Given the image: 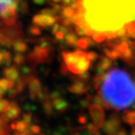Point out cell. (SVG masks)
<instances>
[{
  "instance_id": "obj_45",
  "label": "cell",
  "mask_w": 135,
  "mask_h": 135,
  "mask_svg": "<svg viewBox=\"0 0 135 135\" xmlns=\"http://www.w3.org/2000/svg\"><path fill=\"white\" fill-rule=\"evenodd\" d=\"M20 9H21V12H22L23 13H26V12H27V5H26V3H25V4H24V3L21 4Z\"/></svg>"
},
{
  "instance_id": "obj_47",
  "label": "cell",
  "mask_w": 135,
  "mask_h": 135,
  "mask_svg": "<svg viewBox=\"0 0 135 135\" xmlns=\"http://www.w3.org/2000/svg\"><path fill=\"white\" fill-rule=\"evenodd\" d=\"M80 104H81V105H82L83 108H86V107L89 106V104H90V103H89V100L86 99V100H82V101L80 102Z\"/></svg>"
},
{
  "instance_id": "obj_32",
  "label": "cell",
  "mask_w": 135,
  "mask_h": 135,
  "mask_svg": "<svg viewBox=\"0 0 135 135\" xmlns=\"http://www.w3.org/2000/svg\"><path fill=\"white\" fill-rule=\"evenodd\" d=\"M29 32H30L31 34L36 35V36L41 33V30L40 29V27H38V26H31L30 28H29Z\"/></svg>"
},
{
  "instance_id": "obj_54",
  "label": "cell",
  "mask_w": 135,
  "mask_h": 135,
  "mask_svg": "<svg viewBox=\"0 0 135 135\" xmlns=\"http://www.w3.org/2000/svg\"><path fill=\"white\" fill-rule=\"evenodd\" d=\"M131 135H135V126H133V130L131 132Z\"/></svg>"
},
{
  "instance_id": "obj_29",
  "label": "cell",
  "mask_w": 135,
  "mask_h": 135,
  "mask_svg": "<svg viewBox=\"0 0 135 135\" xmlns=\"http://www.w3.org/2000/svg\"><path fill=\"white\" fill-rule=\"evenodd\" d=\"M125 27L127 30V34L133 33L135 32V21H132V22H129L125 25Z\"/></svg>"
},
{
  "instance_id": "obj_9",
  "label": "cell",
  "mask_w": 135,
  "mask_h": 135,
  "mask_svg": "<svg viewBox=\"0 0 135 135\" xmlns=\"http://www.w3.org/2000/svg\"><path fill=\"white\" fill-rule=\"evenodd\" d=\"M29 90H30V96L33 99L38 98L40 96V94L42 93L41 85H40V81L35 76L30 77V80H29Z\"/></svg>"
},
{
  "instance_id": "obj_8",
  "label": "cell",
  "mask_w": 135,
  "mask_h": 135,
  "mask_svg": "<svg viewBox=\"0 0 135 135\" xmlns=\"http://www.w3.org/2000/svg\"><path fill=\"white\" fill-rule=\"evenodd\" d=\"M56 21L55 17H49L43 14H37L33 18V23L38 26H42V27H47L55 25Z\"/></svg>"
},
{
  "instance_id": "obj_55",
  "label": "cell",
  "mask_w": 135,
  "mask_h": 135,
  "mask_svg": "<svg viewBox=\"0 0 135 135\" xmlns=\"http://www.w3.org/2000/svg\"><path fill=\"white\" fill-rule=\"evenodd\" d=\"M52 1H53L54 3H59V2H61V0H52Z\"/></svg>"
},
{
  "instance_id": "obj_41",
  "label": "cell",
  "mask_w": 135,
  "mask_h": 135,
  "mask_svg": "<svg viewBox=\"0 0 135 135\" xmlns=\"http://www.w3.org/2000/svg\"><path fill=\"white\" fill-rule=\"evenodd\" d=\"M107 39H115V38H118V33L117 32H109V33H105Z\"/></svg>"
},
{
  "instance_id": "obj_34",
  "label": "cell",
  "mask_w": 135,
  "mask_h": 135,
  "mask_svg": "<svg viewBox=\"0 0 135 135\" xmlns=\"http://www.w3.org/2000/svg\"><path fill=\"white\" fill-rule=\"evenodd\" d=\"M89 78H90V74L87 72L85 73H83V74H81L79 76H78V81H80V82H83V83H85L87 82L89 80Z\"/></svg>"
},
{
  "instance_id": "obj_5",
  "label": "cell",
  "mask_w": 135,
  "mask_h": 135,
  "mask_svg": "<svg viewBox=\"0 0 135 135\" xmlns=\"http://www.w3.org/2000/svg\"><path fill=\"white\" fill-rule=\"evenodd\" d=\"M90 113L93 119L94 125L98 129L103 127L104 124V112L103 108L99 105L92 104L90 106Z\"/></svg>"
},
{
  "instance_id": "obj_38",
  "label": "cell",
  "mask_w": 135,
  "mask_h": 135,
  "mask_svg": "<svg viewBox=\"0 0 135 135\" xmlns=\"http://www.w3.org/2000/svg\"><path fill=\"white\" fill-rule=\"evenodd\" d=\"M75 32L76 33L77 35H80V36H83V35H86L84 30H83V29L81 27V26H76L75 27Z\"/></svg>"
},
{
  "instance_id": "obj_37",
  "label": "cell",
  "mask_w": 135,
  "mask_h": 135,
  "mask_svg": "<svg viewBox=\"0 0 135 135\" xmlns=\"http://www.w3.org/2000/svg\"><path fill=\"white\" fill-rule=\"evenodd\" d=\"M118 36L119 37V38H122V37H125V36H126V35H127V30H126V28L125 27V26H124L123 28H121V29H119V30H118Z\"/></svg>"
},
{
  "instance_id": "obj_35",
  "label": "cell",
  "mask_w": 135,
  "mask_h": 135,
  "mask_svg": "<svg viewBox=\"0 0 135 135\" xmlns=\"http://www.w3.org/2000/svg\"><path fill=\"white\" fill-rule=\"evenodd\" d=\"M23 120L25 121L28 126H30L32 123V114L31 113H26V114H24Z\"/></svg>"
},
{
  "instance_id": "obj_49",
  "label": "cell",
  "mask_w": 135,
  "mask_h": 135,
  "mask_svg": "<svg viewBox=\"0 0 135 135\" xmlns=\"http://www.w3.org/2000/svg\"><path fill=\"white\" fill-rule=\"evenodd\" d=\"M4 64V56H3V53L2 51L0 52V65Z\"/></svg>"
},
{
  "instance_id": "obj_36",
  "label": "cell",
  "mask_w": 135,
  "mask_h": 135,
  "mask_svg": "<svg viewBox=\"0 0 135 135\" xmlns=\"http://www.w3.org/2000/svg\"><path fill=\"white\" fill-rule=\"evenodd\" d=\"M29 127H30L31 131L33 132V133L34 135L36 134H40V127L39 126L37 125H33V126H29Z\"/></svg>"
},
{
  "instance_id": "obj_24",
  "label": "cell",
  "mask_w": 135,
  "mask_h": 135,
  "mask_svg": "<svg viewBox=\"0 0 135 135\" xmlns=\"http://www.w3.org/2000/svg\"><path fill=\"white\" fill-rule=\"evenodd\" d=\"M53 106L52 103L50 102V100L48 98H47L43 103V108H44L45 113L47 115H51L53 113Z\"/></svg>"
},
{
  "instance_id": "obj_16",
  "label": "cell",
  "mask_w": 135,
  "mask_h": 135,
  "mask_svg": "<svg viewBox=\"0 0 135 135\" xmlns=\"http://www.w3.org/2000/svg\"><path fill=\"white\" fill-rule=\"evenodd\" d=\"M14 87V82L8 79H0V91L4 93L5 91H11Z\"/></svg>"
},
{
  "instance_id": "obj_30",
  "label": "cell",
  "mask_w": 135,
  "mask_h": 135,
  "mask_svg": "<svg viewBox=\"0 0 135 135\" xmlns=\"http://www.w3.org/2000/svg\"><path fill=\"white\" fill-rule=\"evenodd\" d=\"M92 101L94 103V104L99 105V106H101V107L104 106V102L102 99V98L100 96H94V97H92Z\"/></svg>"
},
{
  "instance_id": "obj_6",
  "label": "cell",
  "mask_w": 135,
  "mask_h": 135,
  "mask_svg": "<svg viewBox=\"0 0 135 135\" xmlns=\"http://www.w3.org/2000/svg\"><path fill=\"white\" fill-rule=\"evenodd\" d=\"M119 118L118 116H112L104 122L103 126V131L107 135H116L118 133V129L119 127Z\"/></svg>"
},
{
  "instance_id": "obj_17",
  "label": "cell",
  "mask_w": 135,
  "mask_h": 135,
  "mask_svg": "<svg viewBox=\"0 0 135 135\" xmlns=\"http://www.w3.org/2000/svg\"><path fill=\"white\" fill-rule=\"evenodd\" d=\"M93 45H94L93 40L90 38H87V37H83L82 39L78 40L76 43V47L83 48V49H86V48H88V47Z\"/></svg>"
},
{
  "instance_id": "obj_27",
  "label": "cell",
  "mask_w": 135,
  "mask_h": 135,
  "mask_svg": "<svg viewBox=\"0 0 135 135\" xmlns=\"http://www.w3.org/2000/svg\"><path fill=\"white\" fill-rule=\"evenodd\" d=\"M28 125L24 120H20L16 123V130L18 132H26V129L28 128Z\"/></svg>"
},
{
  "instance_id": "obj_20",
  "label": "cell",
  "mask_w": 135,
  "mask_h": 135,
  "mask_svg": "<svg viewBox=\"0 0 135 135\" xmlns=\"http://www.w3.org/2000/svg\"><path fill=\"white\" fill-rule=\"evenodd\" d=\"M113 49L117 50L118 52L120 54V55H125V54L128 53L129 51L131 50L130 47H129L128 44H127V43H126V42H120L119 44H117Z\"/></svg>"
},
{
  "instance_id": "obj_48",
  "label": "cell",
  "mask_w": 135,
  "mask_h": 135,
  "mask_svg": "<svg viewBox=\"0 0 135 135\" xmlns=\"http://www.w3.org/2000/svg\"><path fill=\"white\" fill-rule=\"evenodd\" d=\"M116 135H128V134L126 132V130H120L119 132H118Z\"/></svg>"
},
{
  "instance_id": "obj_39",
  "label": "cell",
  "mask_w": 135,
  "mask_h": 135,
  "mask_svg": "<svg viewBox=\"0 0 135 135\" xmlns=\"http://www.w3.org/2000/svg\"><path fill=\"white\" fill-rule=\"evenodd\" d=\"M78 121H79V123L82 124V125H85V124L88 122V118L86 117L84 114H82L78 118Z\"/></svg>"
},
{
  "instance_id": "obj_25",
  "label": "cell",
  "mask_w": 135,
  "mask_h": 135,
  "mask_svg": "<svg viewBox=\"0 0 135 135\" xmlns=\"http://www.w3.org/2000/svg\"><path fill=\"white\" fill-rule=\"evenodd\" d=\"M92 40H94L95 42L97 43H101L104 40V39L106 38V35L103 33H98V32H96V33H94L92 36Z\"/></svg>"
},
{
  "instance_id": "obj_19",
  "label": "cell",
  "mask_w": 135,
  "mask_h": 135,
  "mask_svg": "<svg viewBox=\"0 0 135 135\" xmlns=\"http://www.w3.org/2000/svg\"><path fill=\"white\" fill-rule=\"evenodd\" d=\"M77 37L74 33H69L65 37V43L69 47H75L77 43Z\"/></svg>"
},
{
  "instance_id": "obj_33",
  "label": "cell",
  "mask_w": 135,
  "mask_h": 135,
  "mask_svg": "<svg viewBox=\"0 0 135 135\" xmlns=\"http://www.w3.org/2000/svg\"><path fill=\"white\" fill-rule=\"evenodd\" d=\"M10 105V103L6 100H0V113L6 110L8 106Z\"/></svg>"
},
{
  "instance_id": "obj_42",
  "label": "cell",
  "mask_w": 135,
  "mask_h": 135,
  "mask_svg": "<svg viewBox=\"0 0 135 135\" xmlns=\"http://www.w3.org/2000/svg\"><path fill=\"white\" fill-rule=\"evenodd\" d=\"M69 69H68V67L66 64H62V65L61 66V69L60 71L62 75H68V73H69Z\"/></svg>"
},
{
  "instance_id": "obj_21",
  "label": "cell",
  "mask_w": 135,
  "mask_h": 135,
  "mask_svg": "<svg viewBox=\"0 0 135 135\" xmlns=\"http://www.w3.org/2000/svg\"><path fill=\"white\" fill-rule=\"evenodd\" d=\"M123 120L130 126H135V112H126L123 117Z\"/></svg>"
},
{
  "instance_id": "obj_43",
  "label": "cell",
  "mask_w": 135,
  "mask_h": 135,
  "mask_svg": "<svg viewBox=\"0 0 135 135\" xmlns=\"http://www.w3.org/2000/svg\"><path fill=\"white\" fill-rule=\"evenodd\" d=\"M59 29H60V26H59V24H55V25H54V26L52 27V33L53 34H56L59 32Z\"/></svg>"
},
{
  "instance_id": "obj_26",
  "label": "cell",
  "mask_w": 135,
  "mask_h": 135,
  "mask_svg": "<svg viewBox=\"0 0 135 135\" xmlns=\"http://www.w3.org/2000/svg\"><path fill=\"white\" fill-rule=\"evenodd\" d=\"M3 56H4V64L6 66H10L12 63V55L9 51L7 50H3Z\"/></svg>"
},
{
  "instance_id": "obj_4",
  "label": "cell",
  "mask_w": 135,
  "mask_h": 135,
  "mask_svg": "<svg viewBox=\"0 0 135 135\" xmlns=\"http://www.w3.org/2000/svg\"><path fill=\"white\" fill-rule=\"evenodd\" d=\"M51 53H52L51 47H45L39 45L34 47L33 52L29 54L28 59L30 60L31 62L34 64L43 63L48 60V58L51 55Z\"/></svg>"
},
{
  "instance_id": "obj_11",
  "label": "cell",
  "mask_w": 135,
  "mask_h": 135,
  "mask_svg": "<svg viewBox=\"0 0 135 135\" xmlns=\"http://www.w3.org/2000/svg\"><path fill=\"white\" fill-rule=\"evenodd\" d=\"M69 90L70 92L74 94H83L89 90V88L85 85L84 83L80 82V81H76L72 85L69 86Z\"/></svg>"
},
{
  "instance_id": "obj_40",
  "label": "cell",
  "mask_w": 135,
  "mask_h": 135,
  "mask_svg": "<svg viewBox=\"0 0 135 135\" xmlns=\"http://www.w3.org/2000/svg\"><path fill=\"white\" fill-rule=\"evenodd\" d=\"M88 57L90 59V61H96L97 58L98 57V54L95 53V52H89L88 53Z\"/></svg>"
},
{
  "instance_id": "obj_14",
  "label": "cell",
  "mask_w": 135,
  "mask_h": 135,
  "mask_svg": "<svg viewBox=\"0 0 135 135\" xmlns=\"http://www.w3.org/2000/svg\"><path fill=\"white\" fill-rule=\"evenodd\" d=\"M53 105L54 107L55 108L56 110H58V112H65L66 109L69 106V104L64 100L63 98H60V97H58V98H56L55 99H53Z\"/></svg>"
},
{
  "instance_id": "obj_46",
  "label": "cell",
  "mask_w": 135,
  "mask_h": 135,
  "mask_svg": "<svg viewBox=\"0 0 135 135\" xmlns=\"http://www.w3.org/2000/svg\"><path fill=\"white\" fill-rule=\"evenodd\" d=\"M63 3V6H68V5H71L74 0H61Z\"/></svg>"
},
{
  "instance_id": "obj_2",
  "label": "cell",
  "mask_w": 135,
  "mask_h": 135,
  "mask_svg": "<svg viewBox=\"0 0 135 135\" xmlns=\"http://www.w3.org/2000/svg\"><path fill=\"white\" fill-rule=\"evenodd\" d=\"M104 108L126 109L135 102V84L127 73L114 69L105 74L102 86Z\"/></svg>"
},
{
  "instance_id": "obj_44",
  "label": "cell",
  "mask_w": 135,
  "mask_h": 135,
  "mask_svg": "<svg viewBox=\"0 0 135 135\" xmlns=\"http://www.w3.org/2000/svg\"><path fill=\"white\" fill-rule=\"evenodd\" d=\"M55 37H56V39H57V40H64V38H65V34H64L62 32L59 31L58 33L55 34Z\"/></svg>"
},
{
  "instance_id": "obj_52",
  "label": "cell",
  "mask_w": 135,
  "mask_h": 135,
  "mask_svg": "<svg viewBox=\"0 0 135 135\" xmlns=\"http://www.w3.org/2000/svg\"><path fill=\"white\" fill-rule=\"evenodd\" d=\"M127 37L131 38V39H135V32H134V33H133L127 34Z\"/></svg>"
},
{
  "instance_id": "obj_18",
  "label": "cell",
  "mask_w": 135,
  "mask_h": 135,
  "mask_svg": "<svg viewBox=\"0 0 135 135\" xmlns=\"http://www.w3.org/2000/svg\"><path fill=\"white\" fill-rule=\"evenodd\" d=\"M12 47L16 52H18V54L24 53L27 50V45L20 40H16L15 41L12 43Z\"/></svg>"
},
{
  "instance_id": "obj_23",
  "label": "cell",
  "mask_w": 135,
  "mask_h": 135,
  "mask_svg": "<svg viewBox=\"0 0 135 135\" xmlns=\"http://www.w3.org/2000/svg\"><path fill=\"white\" fill-rule=\"evenodd\" d=\"M61 10H62V14L65 18H71L73 16L75 15V11L74 9H72L71 7H68V6H61Z\"/></svg>"
},
{
  "instance_id": "obj_51",
  "label": "cell",
  "mask_w": 135,
  "mask_h": 135,
  "mask_svg": "<svg viewBox=\"0 0 135 135\" xmlns=\"http://www.w3.org/2000/svg\"><path fill=\"white\" fill-rule=\"evenodd\" d=\"M10 128L12 129V130H16V123L13 122V123L11 124V125H10Z\"/></svg>"
},
{
  "instance_id": "obj_15",
  "label": "cell",
  "mask_w": 135,
  "mask_h": 135,
  "mask_svg": "<svg viewBox=\"0 0 135 135\" xmlns=\"http://www.w3.org/2000/svg\"><path fill=\"white\" fill-rule=\"evenodd\" d=\"M16 4L14 0H0V16L8 12L12 7Z\"/></svg>"
},
{
  "instance_id": "obj_28",
  "label": "cell",
  "mask_w": 135,
  "mask_h": 135,
  "mask_svg": "<svg viewBox=\"0 0 135 135\" xmlns=\"http://www.w3.org/2000/svg\"><path fill=\"white\" fill-rule=\"evenodd\" d=\"M13 60H14V62L17 64V65H22V64L25 62V57H24V55H22L21 54H16L14 58H13Z\"/></svg>"
},
{
  "instance_id": "obj_1",
  "label": "cell",
  "mask_w": 135,
  "mask_h": 135,
  "mask_svg": "<svg viewBox=\"0 0 135 135\" xmlns=\"http://www.w3.org/2000/svg\"><path fill=\"white\" fill-rule=\"evenodd\" d=\"M71 20L84 32H118L135 21V0H79V8Z\"/></svg>"
},
{
  "instance_id": "obj_3",
  "label": "cell",
  "mask_w": 135,
  "mask_h": 135,
  "mask_svg": "<svg viewBox=\"0 0 135 135\" xmlns=\"http://www.w3.org/2000/svg\"><path fill=\"white\" fill-rule=\"evenodd\" d=\"M64 62L68 69L74 74H83L87 71L90 65V61L88 57V54L80 51L74 53H69L62 51L61 52Z\"/></svg>"
},
{
  "instance_id": "obj_56",
  "label": "cell",
  "mask_w": 135,
  "mask_h": 135,
  "mask_svg": "<svg viewBox=\"0 0 135 135\" xmlns=\"http://www.w3.org/2000/svg\"><path fill=\"white\" fill-rule=\"evenodd\" d=\"M3 96H4V93H3V92H1V91H0V98H3Z\"/></svg>"
},
{
  "instance_id": "obj_10",
  "label": "cell",
  "mask_w": 135,
  "mask_h": 135,
  "mask_svg": "<svg viewBox=\"0 0 135 135\" xmlns=\"http://www.w3.org/2000/svg\"><path fill=\"white\" fill-rule=\"evenodd\" d=\"M20 114V108L15 102H12L8 106L6 110L4 112V115L6 116L8 119H13L17 118Z\"/></svg>"
},
{
  "instance_id": "obj_12",
  "label": "cell",
  "mask_w": 135,
  "mask_h": 135,
  "mask_svg": "<svg viewBox=\"0 0 135 135\" xmlns=\"http://www.w3.org/2000/svg\"><path fill=\"white\" fill-rule=\"evenodd\" d=\"M112 65V60L107 56H104L101 58L100 62L98 66V74H104L105 70L110 69Z\"/></svg>"
},
{
  "instance_id": "obj_22",
  "label": "cell",
  "mask_w": 135,
  "mask_h": 135,
  "mask_svg": "<svg viewBox=\"0 0 135 135\" xmlns=\"http://www.w3.org/2000/svg\"><path fill=\"white\" fill-rule=\"evenodd\" d=\"M0 44L3 45L5 47L10 48L12 46V42L9 37H7L4 34H0Z\"/></svg>"
},
{
  "instance_id": "obj_31",
  "label": "cell",
  "mask_w": 135,
  "mask_h": 135,
  "mask_svg": "<svg viewBox=\"0 0 135 135\" xmlns=\"http://www.w3.org/2000/svg\"><path fill=\"white\" fill-rule=\"evenodd\" d=\"M40 13L43 15H46V16H49V17H55V16L57 15V13H56L53 9H47H47L42 10L41 12H40Z\"/></svg>"
},
{
  "instance_id": "obj_7",
  "label": "cell",
  "mask_w": 135,
  "mask_h": 135,
  "mask_svg": "<svg viewBox=\"0 0 135 135\" xmlns=\"http://www.w3.org/2000/svg\"><path fill=\"white\" fill-rule=\"evenodd\" d=\"M0 32H2L3 34L6 35L8 37H11L12 39H20V38L23 37V33L21 30V26L20 24V26H5L4 24L2 25L0 24Z\"/></svg>"
},
{
  "instance_id": "obj_50",
  "label": "cell",
  "mask_w": 135,
  "mask_h": 135,
  "mask_svg": "<svg viewBox=\"0 0 135 135\" xmlns=\"http://www.w3.org/2000/svg\"><path fill=\"white\" fill-rule=\"evenodd\" d=\"M37 4H43L45 3V0H33Z\"/></svg>"
},
{
  "instance_id": "obj_13",
  "label": "cell",
  "mask_w": 135,
  "mask_h": 135,
  "mask_svg": "<svg viewBox=\"0 0 135 135\" xmlns=\"http://www.w3.org/2000/svg\"><path fill=\"white\" fill-rule=\"evenodd\" d=\"M4 76L8 80H11L12 82H15L18 79V69L16 66H12L10 68H6L4 70Z\"/></svg>"
},
{
  "instance_id": "obj_53",
  "label": "cell",
  "mask_w": 135,
  "mask_h": 135,
  "mask_svg": "<svg viewBox=\"0 0 135 135\" xmlns=\"http://www.w3.org/2000/svg\"><path fill=\"white\" fill-rule=\"evenodd\" d=\"M14 135H26V133L25 132H18V133H16Z\"/></svg>"
}]
</instances>
